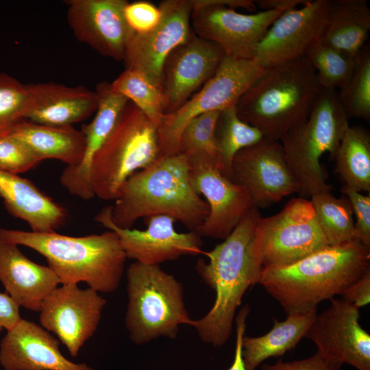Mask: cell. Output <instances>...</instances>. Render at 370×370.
I'll list each match as a JSON object with an SVG mask.
<instances>
[{"label":"cell","instance_id":"obj_44","mask_svg":"<svg viewBox=\"0 0 370 370\" xmlns=\"http://www.w3.org/2000/svg\"><path fill=\"white\" fill-rule=\"evenodd\" d=\"M308 0H258L254 3L262 10H278L286 12L304 5Z\"/></svg>","mask_w":370,"mask_h":370},{"label":"cell","instance_id":"obj_21","mask_svg":"<svg viewBox=\"0 0 370 370\" xmlns=\"http://www.w3.org/2000/svg\"><path fill=\"white\" fill-rule=\"evenodd\" d=\"M0 365L4 370H95L69 360L60 352L58 339L22 318L1 341Z\"/></svg>","mask_w":370,"mask_h":370},{"label":"cell","instance_id":"obj_9","mask_svg":"<svg viewBox=\"0 0 370 370\" xmlns=\"http://www.w3.org/2000/svg\"><path fill=\"white\" fill-rule=\"evenodd\" d=\"M191 27L199 38L217 45L225 56L238 60L254 58L257 45L272 23L284 12L261 10L243 14L241 8L254 12L251 0H191Z\"/></svg>","mask_w":370,"mask_h":370},{"label":"cell","instance_id":"obj_2","mask_svg":"<svg viewBox=\"0 0 370 370\" xmlns=\"http://www.w3.org/2000/svg\"><path fill=\"white\" fill-rule=\"evenodd\" d=\"M110 206L112 223L131 229L140 218L166 215L195 232L209 213L206 200L193 188L186 153L159 156L123 183Z\"/></svg>","mask_w":370,"mask_h":370},{"label":"cell","instance_id":"obj_7","mask_svg":"<svg viewBox=\"0 0 370 370\" xmlns=\"http://www.w3.org/2000/svg\"><path fill=\"white\" fill-rule=\"evenodd\" d=\"M127 293L125 327L136 345L160 337L174 339L180 325L190 319L182 283L160 265L132 263L127 270Z\"/></svg>","mask_w":370,"mask_h":370},{"label":"cell","instance_id":"obj_39","mask_svg":"<svg viewBox=\"0 0 370 370\" xmlns=\"http://www.w3.org/2000/svg\"><path fill=\"white\" fill-rule=\"evenodd\" d=\"M352 206L356 221L355 229L356 238L363 244L370 247V195H365L350 188L343 186L341 189Z\"/></svg>","mask_w":370,"mask_h":370},{"label":"cell","instance_id":"obj_32","mask_svg":"<svg viewBox=\"0 0 370 370\" xmlns=\"http://www.w3.org/2000/svg\"><path fill=\"white\" fill-rule=\"evenodd\" d=\"M111 84L158 127L164 116L165 100L160 87L141 72L126 69Z\"/></svg>","mask_w":370,"mask_h":370},{"label":"cell","instance_id":"obj_37","mask_svg":"<svg viewBox=\"0 0 370 370\" xmlns=\"http://www.w3.org/2000/svg\"><path fill=\"white\" fill-rule=\"evenodd\" d=\"M40 161L21 140L10 134L0 135V170L14 174L27 171Z\"/></svg>","mask_w":370,"mask_h":370},{"label":"cell","instance_id":"obj_4","mask_svg":"<svg viewBox=\"0 0 370 370\" xmlns=\"http://www.w3.org/2000/svg\"><path fill=\"white\" fill-rule=\"evenodd\" d=\"M0 238L43 256L62 284L86 282L100 293L119 287L126 255L117 234L70 236L56 232H34L0 228Z\"/></svg>","mask_w":370,"mask_h":370},{"label":"cell","instance_id":"obj_16","mask_svg":"<svg viewBox=\"0 0 370 370\" xmlns=\"http://www.w3.org/2000/svg\"><path fill=\"white\" fill-rule=\"evenodd\" d=\"M317 314L305 337L325 358L358 370H370V335L359 323V308L343 299Z\"/></svg>","mask_w":370,"mask_h":370},{"label":"cell","instance_id":"obj_28","mask_svg":"<svg viewBox=\"0 0 370 370\" xmlns=\"http://www.w3.org/2000/svg\"><path fill=\"white\" fill-rule=\"evenodd\" d=\"M317 314V310H310L288 314L283 321L273 318V325L267 334L244 336L242 355L247 370H255L266 359L282 356L294 348L305 337Z\"/></svg>","mask_w":370,"mask_h":370},{"label":"cell","instance_id":"obj_29","mask_svg":"<svg viewBox=\"0 0 370 370\" xmlns=\"http://www.w3.org/2000/svg\"><path fill=\"white\" fill-rule=\"evenodd\" d=\"M335 172L343 186L370 192V134L360 126H349L336 151Z\"/></svg>","mask_w":370,"mask_h":370},{"label":"cell","instance_id":"obj_5","mask_svg":"<svg viewBox=\"0 0 370 370\" xmlns=\"http://www.w3.org/2000/svg\"><path fill=\"white\" fill-rule=\"evenodd\" d=\"M322 90L306 57L265 68L238 101L241 119L278 140L309 116Z\"/></svg>","mask_w":370,"mask_h":370},{"label":"cell","instance_id":"obj_19","mask_svg":"<svg viewBox=\"0 0 370 370\" xmlns=\"http://www.w3.org/2000/svg\"><path fill=\"white\" fill-rule=\"evenodd\" d=\"M224 57L217 45L194 32L174 49L162 69L160 86L165 100L164 113H171L186 103L214 75Z\"/></svg>","mask_w":370,"mask_h":370},{"label":"cell","instance_id":"obj_33","mask_svg":"<svg viewBox=\"0 0 370 370\" xmlns=\"http://www.w3.org/2000/svg\"><path fill=\"white\" fill-rule=\"evenodd\" d=\"M314 69L322 89H342L349 81L356 64V57L338 50L321 40L305 56Z\"/></svg>","mask_w":370,"mask_h":370},{"label":"cell","instance_id":"obj_27","mask_svg":"<svg viewBox=\"0 0 370 370\" xmlns=\"http://www.w3.org/2000/svg\"><path fill=\"white\" fill-rule=\"evenodd\" d=\"M370 9L366 0H331L321 40L355 58L367 45Z\"/></svg>","mask_w":370,"mask_h":370},{"label":"cell","instance_id":"obj_24","mask_svg":"<svg viewBox=\"0 0 370 370\" xmlns=\"http://www.w3.org/2000/svg\"><path fill=\"white\" fill-rule=\"evenodd\" d=\"M18 246L0 238V282L19 307L39 312L45 298L61 282L49 267L32 261Z\"/></svg>","mask_w":370,"mask_h":370},{"label":"cell","instance_id":"obj_43","mask_svg":"<svg viewBox=\"0 0 370 370\" xmlns=\"http://www.w3.org/2000/svg\"><path fill=\"white\" fill-rule=\"evenodd\" d=\"M19 308L6 293H0V333L12 328L21 319Z\"/></svg>","mask_w":370,"mask_h":370},{"label":"cell","instance_id":"obj_31","mask_svg":"<svg viewBox=\"0 0 370 370\" xmlns=\"http://www.w3.org/2000/svg\"><path fill=\"white\" fill-rule=\"evenodd\" d=\"M310 202L330 246L358 240L353 210L346 196L338 198L330 191H323L313 195Z\"/></svg>","mask_w":370,"mask_h":370},{"label":"cell","instance_id":"obj_30","mask_svg":"<svg viewBox=\"0 0 370 370\" xmlns=\"http://www.w3.org/2000/svg\"><path fill=\"white\" fill-rule=\"evenodd\" d=\"M214 136L218 169L230 180L232 163L235 155L264 138L258 129L240 119L235 106L220 111Z\"/></svg>","mask_w":370,"mask_h":370},{"label":"cell","instance_id":"obj_6","mask_svg":"<svg viewBox=\"0 0 370 370\" xmlns=\"http://www.w3.org/2000/svg\"><path fill=\"white\" fill-rule=\"evenodd\" d=\"M348 116L336 90L322 89L308 118L280 140L287 162L303 198L330 191L321 158L334 160L342 137L349 126Z\"/></svg>","mask_w":370,"mask_h":370},{"label":"cell","instance_id":"obj_13","mask_svg":"<svg viewBox=\"0 0 370 370\" xmlns=\"http://www.w3.org/2000/svg\"><path fill=\"white\" fill-rule=\"evenodd\" d=\"M106 300L96 291L77 284H63L43 300L40 309L42 327L54 333L76 357L99 324Z\"/></svg>","mask_w":370,"mask_h":370},{"label":"cell","instance_id":"obj_17","mask_svg":"<svg viewBox=\"0 0 370 370\" xmlns=\"http://www.w3.org/2000/svg\"><path fill=\"white\" fill-rule=\"evenodd\" d=\"M162 17L151 32L133 33L126 46V69L137 70L160 87L164 62L169 53L193 34L191 0H166L159 5Z\"/></svg>","mask_w":370,"mask_h":370},{"label":"cell","instance_id":"obj_34","mask_svg":"<svg viewBox=\"0 0 370 370\" xmlns=\"http://www.w3.org/2000/svg\"><path fill=\"white\" fill-rule=\"evenodd\" d=\"M348 118L370 119V48L366 45L356 57L353 74L338 93Z\"/></svg>","mask_w":370,"mask_h":370},{"label":"cell","instance_id":"obj_14","mask_svg":"<svg viewBox=\"0 0 370 370\" xmlns=\"http://www.w3.org/2000/svg\"><path fill=\"white\" fill-rule=\"evenodd\" d=\"M194 190L202 195L209 213L195 231L201 237L225 240L246 213L254 207L247 190L225 177L217 163L202 153H187Z\"/></svg>","mask_w":370,"mask_h":370},{"label":"cell","instance_id":"obj_8","mask_svg":"<svg viewBox=\"0 0 370 370\" xmlns=\"http://www.w3.org/2000/svg\"><path fill=\"white\" fill-rule=\"evenodd\" d=\"M159 156L157 127L128 101L92 160L90 184L95 196L115 200L127 178Z\"/></svg>","mask_w":370,"mask_h":370},{"label":"cell","instance_id":"obj_26","mask_svg":"<svg viewBox=\"0 0 370 370\" xmlns=\"http://www.w3.org/2000/svg\"><path fill=\"white\" fill-rule=\"evenodd\" d=\"M8 134L21 140L40 162L56 159L66 166H75L85 153L84 136L73 126H49L23 119L16 123Z\"/></svg>","mask_w":370,"mask_h":370},{"label":"cell","instance_id":"obj_42","mask_svg":"<svg viewBox=\"0 0 370 370\" xmlns=\"http://www.w3.org/2000/svg\"><path fill=\"white\" fill-rule=\"evenodd\" d=\"M249 311L250 308L246 304L239 310L235 317L236 336L234 358L232 365L227 370H247L242 355V343L245 333L246 321Z\"/></svg>","mask_w":370,"mask_h":370},{"label":"cell","instance_id":"obj_10","mask_svg":"<svg viewBox=\"0 0 370 370\" xmlns=\"http://www.w3.org/2000/svg\"><path fill=\"white\" fill-rule=\"evenodd\" d=\"M264 69L255 58L238 60L225 56L214 75L199 91L163 116L157 127L159 156L181 153L180 138L187 123L201 114L234 107Z\"/></svg>","mask_w":370,"mask_h":370},{"label":"cell","instance_id":"obj_3","mask_svg":"<svg viewBox=\"0 0 370 370\" xmlns=\"http://www.w3.org/2000/svg\"><path fill=\"white\" fill-rule=\"evenodd\" d=\"M370 247L358 240L328 246L291 264L263 269L258 284L288 315L317 310L370 269Z\"/></svg>","mask_w":370,"mask_h":370},{"label":"cell","instance_id":"obj_20","mask_svg":"<svg viewBox=\"0 0 370 370\" xmlns=\"http://www.w3.org/2000/svg\"><path fill=\"white\" fill-rule=\"evenodd\" d=\"M126 0L67 1L66 20L75 37L99 54L123 60L134 33L124 16Z\"/></svg>","mask_w":370,"mask_h":370},{"label":"cell","instance_id":"obj_23","mask_svg":"<svg viewBox=\"0 0 370 370\" xmlns=\"http://www.w3.org/2000/svg\"><path fill=\"white\" fill-rule=\"evenodd\" d=\"M95 91L97 97L95 115L81 130L86 140L84 158L77 166H66L60 177L61 184L71 195L85 200L95 196L90 184L93 156L114 129L129 101L107 82L98 84Z\"/></svg>","mask_w":370,"mask_h":370},{"label":"cell","instance_id":"obj_18","mask_svg":"<svg viewBox=\"0 0 370 370\" xmlns=\"http://www.w3.org/2000/svg\"><path fill=\"white\" fill-rule=\"evenodd\" d=\"M110 213V206H106L95 220L117 234L127 258L144 264L160 265L182 256L204 253L201 237L195 232H177L174 227L176 220L171 217L154 215L145 218L147 227L139 230L116 227L112 223Z\"/></svg>","mask_w":370,"mask_h":370},{"label":"cell","instance_id":"obj_41","mask_svg":"<svg viewBox=\"0 0 370 370\" xmlns=\"http://www.w3.org/2000/svg\"><path fill=\"white\" fill-rule=\"evenodd\" d=\"M342 299L356 308L370 302V269L358 280L348 286L341 293Z\"/></svg>","mask_w":370,"mask_h":370},{"label":"cell","instance_id":"obj_22","mask_svg":"<svg viewBox=\"0 0 370 370\" xmlns=\"http://www.w3.org/2000/svg\"><path fill=\"white\" fill-rule=\"evenodd\" d=\"M23 119L49 126L65 127L81 122L95 112V91L55 82L25 84Z\"/></svg>","mask_w":370,"mask_h":370},{"label":"cell","instance_id":"obj_35","mask_svg":"<svg viewBox=\"0 0 370 370\" xmlns=\"http://www.w3.org/2000/svg\"><path fill=\"white\" fill-rule=\"evenodd\" d=\"M219 111L201 114L191 119L183 130L180 138V152L202 153L217 163L215 127Z\"/></svg>","mask_w":370,"mask_h":370},{"label":"cell","instance_id":"obj_38","mask_svg":"<svg viewBox=\"0 0 370 370\" xmlns=\"http://www.w3.org/2000/svg\"><path fill=\"white\" fill-rule=\"evenodd\" d=\"M125 21L134 33L143 34L155 29L162 13L159 7L145 1L127 3L124 9Z\"/></svg>","mask_w":370,"mask_h":370},{"label":"cell","instance_id":"obj_11","mask_svg":"<svg viewBox=\"0 0 370 370\" xmlns=\"http://www.w3.org/2000/svg\"><path fill=\"white\" fill-rule=\"evenodd\" d=\"M329 246L310 200L292 198L282 210L260 217L254 249L264 269L293 264Z\"/></svg>","mask_w":370,"mask_h":370},{"label":"cell","instance_id":"obj_25","mask_svg":"<svg viewBox=\"0 0 370 370\" xmlns=\"http://www.w3.org/2000/svg\"><path fill=\"white\" fill-rule=\"evenodd\" d=\"M0 197L8 212L34 232H56L66 218L64 208L31 181L1 170Z\"/></svg>","mask_w":370,"mask_h":370},{"label":"cell","instance_id":"obj_15","mask_svg":"<svg viewBox=\"0 0 370 370\" xmlns=\"http://www.w3.org/2000/svg\"><path fill=\"white\" fill-rule=\"evenodd\" d=\"M331 0H308L282 13L256 47L254 58L264 67L305 57L321 38Z\"/></svg>","mask_w":370,"mask_h":370},{"label":"cell","instance_id":"obj_36","mask_svg":"<svg viewBox=\"0 0 370 370\" xmlns=\"http://www.w3.org/2000/svg\"><path fill=\"white\" fill-rule=\"evenodd\" d=\"M25 99V84L0 72V135L8 134L16 123L24 119Z\"/></svg>","mask_w":370,"mask_h":370},{"label":"cell","instance_id":"obj_1","mask_svg":"<svg viewBox=\"0 0 370 370\" xmlns=\"http://www.w3.org/2000/svg\"><path fill=\"white\" fill-rule=\"evenodd\" d=\"M261 215L252 207L231 234L214 249L204 253L196 271L201 280L216 293L214 303L208 313L187 325L196 330L200 339L215 347L226 343L232 332L237 308L247 290L258 284L264 269L254 249L257 223Z\"/></svg>","mask_w":370,"mask_h":370},{"label":"cell","instance_id":"obj_12","mask_svg":"<svg viewBox=\"0 0 370 370\" xmlns=\"http://www.w3.org/2000/svg\"><path fill=\"white\" fill-rule=\"evenodd\" d=\"M231 180L247 190L258 209L298 193L299 189L280 141L267 138L235 155Z\"/></svg>","mask_w":370,"mask_h":370},{"label":"cell","instance_id":"obj_40","mask_svg":"<svg viewBox=\"0 0 370 370\" xmlns=\"http://www.w3.org/2000/svg\"><path fill=\"white\" fill-rule=\"evenodd\" d=\"M342 365L334 362L317 351L308 358L291 362L279 360L274 365H262L261 370H341Z\"/></svg>","mask_w":370,"mask_h":370}]
</instances>
